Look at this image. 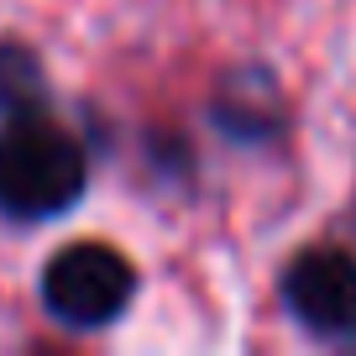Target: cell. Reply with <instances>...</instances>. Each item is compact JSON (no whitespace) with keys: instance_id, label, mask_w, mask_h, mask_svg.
Segmentation results:
<instances>
[{"instance_id":"obj_3","label":"cell","mask_w":356,"mask_h":356,"mask_svg":"<svg viewBox=\"0 0 356 356\" xmlns=\"http://www.w3.org/2000/svg\"><path fill=\"white\" fill-rule=\"evenodd\" d=\"M283 299L309 330L341 335L356 325V257L341 246H309L283 273Z\"/></svg>"},{"instance_id":"obj_4","label":"cell","mask_w":356,"mask_h":356,"mask_svg":"<svg viewBox=\"0 0 356 356\" xmlns=\"http://www.w3.org/2000/svg\"><path fill=\"white\" fill-rule=\"evenodd\" d=\"M42 105V68L26 47H0V115H37Z\"/></svg>"},{"instance_id":"obj_1","label":"cell","mask_w":356,"mask_h":356,"mask_svg":"<svg viewBox=\"0 0 356 356\" xmlns=\"http://www.w3.org/2000/svg\"><path fill=\"white\" fill-rule=\"evenodd\" d=\"M84 194V152L63 126L42 115H11L0 131V210L16 220L63 215Z\"/></svg>"},{"instance_id":"obj_2","label":"cell","mask_w":356,"mask_h":356,"mask_svg":"<svg viewBox=\"0 0 356 356\" xmlns=\"http://www.w3.org/2000/svg\"><path fill=\"white\" fill-rule=\"evenodd\" d=\"M136 289V273L115 246L100 241H74L42 267V304L58 314L63 325H111L126 309Z\"/></svg>"}]
</instances>
